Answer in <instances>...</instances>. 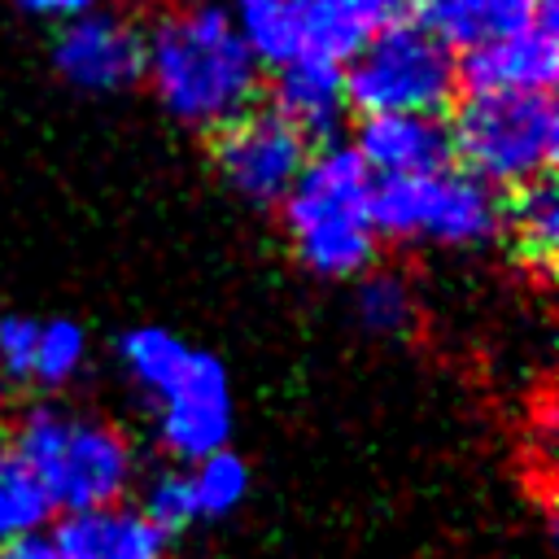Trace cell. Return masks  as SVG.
I'll return each mask as SVG.
<instances>
[{"label":"cell","mask_w":559,"mask_h":559,"mask_svg":"<svg viewBox=\"0 0 559 559\" xmlns=\"http://www.w3.org/2000/svg\"><path fill=\"white\" fill-rule=\"evenodd\" d=\"M376 231L402 245L476 249L498 236L502 201L463 166H441L411 179H380L371 192Z\"/></svg>","instance_id":"7"},{"label":"cell","mask_w":559,"mask_h":559,"mask_svg":"<svg viewBox=\"0 0 559 559\" xmlns=\"http://www.w3.org/2000/svg\"><path fill=\"white\" fill-rule=\"evenodd\" d=\"M459 83L454 52L419 22L397 17L345 61V100L362 114H428L437 118Z\"/></svg>","instance_id":"6"},{"label":"cell","mask_w":559,"mask_h":559,"mask_svg":"<svg viewBox=\"0 0 559 559\" xmlns=\"http://www.w3.org/2000/svg\"><path fill=\"white\" fill-rule=\"evenodd\" d=\"M35 336H39L35 314H4L0 319V376L4 380H31Z\"/></svg>","instance_id":"23"},{"label":"cell","mask_w":559,"mask_h":559,"mask_svg":"<svg viewBox=\"0 0 559 559\" xmlns=\"http://www.w3.org/2000/svg\"><path fill=\"white\" fill-rule=\"evenodd\" d=\"M197 520H223L249 498V463L227 445L197 463H179Z\"/></svg>","instance_id":"19"},{"label":"cell","mask_w":559,"mask_h":559,"mask_svg":"<svg viewBox=\"0 0 559 559\" xmlns=\"http://www.w3.org/2000/svg\"><path fill=\"white\" fill-rule=\"evenodd\" d=\"M498 231H507L511 253L524 271L533 275H550L555 271V253H559V197L550 175L537 183L515 188L511 205H502V223Z\"/></svg>","instance_id":"16"},{"label":"cell","mask_w":559,"mask_h":559,"mask_svg":"<svg viewBox=\"0 0 559 559\" xmlns=\"http://www.w3.org/2000/svg\"><path fill=\"white\" fill-rule=\"evenodd\" d=\"M559 74V13H542L533 26L463 57L472 92H550Z\"/></svg>","instance_id":"10"},{"label":"cell","mask_w":559,"mask_h":559,"mask_svg":"<svg viewBox=\"0 0 559 559\" xmlns=\"http://www.w3.org/2000/svg\"><path fill=\"white\" fill-rule=\"evenodd\" d=\"M87 332L74 319H39V336H35V362H31V380L39 389H66L83 376L87 367Z\"/></svg>","instance_id":"21"},{"label":"cell","mask_w":559,"mask_h":559,"mask_svg":"<svg viewBox=\"0 0 559 559\" xmlns=\"http://www.w3.org/2000/svg\"><path fill=\"white\" fill-rule=\"evenodd\" d=\"M406 0H297L301 44L314 57L345 66L367 39L402 17Z\"/></svg>","instance_id":"15"},{"label":"cell","mask_w":559,"mask_h":559,"mask_svg":"<svg viewBox=\"0 0 559 559\" xmlns=\"http://www.w3.org/2000/svg\"><path fill=\"white\" fill-rule=\"evenodd\" d=\"M0 406H4V376H0Z\"/></svg>","instance_id":"26"},{"label":"cell","mask_w":559,"mask_h":559,"mask_svg":"<svg viewBox=\"0 0 559 559\" xmlns=\"http://www.w3.org/2000/svg\"><path fill=\"white\" fill-rule=\"evenodd\" d=\"M310 157V140L271 109H249L214 131V166L249 205H280Z\"/></svg>","instance_id":"8"},{"label":"cell","mask_w":559,"mask_h":559,"mask_svg":"<svg viewBox=\"0 0 559 559\" xmlns=\"http://www.w3.org/2000/svg\"><path fill=\"white\" fill-rule=\"evenodd\" d=\"M48 546L57 559H166L170 555V537L140 507H127V502L61 515Z\"/></svg>","instance_id":"12"},{"label":"cell","mask_w":559,"mask_h":559,"mask_svg":"<svg viewBox=\"0 0 559 559\" xmlns=\"http://www.w3.org/2000/svg\"><path fill=\"white\" fill-rule=\"evenodd\" d=\"M258 61L240 44L231 17L214 0L166 9L144 31V74L157 105L197 131H223L253 109Z\"/></svg>","instance_id":"1"},{"label":"cell","mask_w":559,"mask_h":559,"mask_svg":"<svg viewBox=\"0 0 559 559\" xmlns=\"http://www.w3.org/2000/svg\"><path fill=\"white\" fill-rule=\"evenodd\" d=\"M0 559H57L52 546L44 537H31V542H13V546H0Z\"/></svg>","instance_id":"25"},{"label":"cell","mask_w":559,"mask_h":559,"mask_svg":"<svg viewBox=\"0 0 559 559\" xmlns=\"http://www.w3.org/2000/svg\"><path fill=\"white\" fill-rule=\"evenodd\" d=\"M354 310L371 336H406L419 319V297H415L411 280L397 271H362Z\"/></svg>","instance_id":"20"},{"label":"cell","mask_w":559,"mask_h":559,"mask_svg":"<svg viewBox=\"0 0 559 559\" xmlns=\"http://www.w3.org/2000/svg\"><path fill=\"white\" fill-rule=\"evenodd\" d=\"M140 511H144L166 537L192 528L197 515H192V498H188V485H183V467H166V472H157V476L148 480V489H144Z\"/></svg>","instance_id":"22"},{"label":"cell","mask_w":559,"mask_h":559,"mask_svg":"<svg viewBox=\"0 0 559 559\" xmlns=\"http://www.w3.org/2000/svg\"><path fill=\"white\" fill-rule=\"evenodd\" d=\"M227 17L240 35V44L249 48V57L271 70L288 66L293 57L306 52L301 44V17H297V0H231Z\"/></svg>","instance_id":"17"},{"label":"cell","mask_w":559,"mask_h":559,"mask_svg":"<svg viewBox=\"0 0 559 559\" xmlns=\"http://www.w3.org/2000/svg\"><path fill=\"white\" fill-rule=\"evenodd\" d=\"M419 26H428L450 52H480L524 26H533L542 13H559L555 0H415Z\"/></svg>","instance_id":"13"},{"label":"cell","mask_w":559,"mask_h":559,"mask_svg":"<svg viewBox=\"0 0 559 559\" xmlns=\"http://www.w3.org/2000/svg\"><path fill=\"white\" fill-rule=\"evenodd\" d=\"M349 100H345V66L301 52L288 66L275 70V109L293 131H301L306 140L314 135H332L345 118Z\"/></svg>","instance_id":"14"},{"label":"cell","mask_w":559,"mask_h":559,"mask_svg":"<svg viewBox=\"0 0 559 559\" xmlns=\"http://www.w3.org/2000/svg\"><path fill=\"white\" fill-rule=\"evenodd\" d=\"M450 153L485 188H524L550 175L559 148V114L550 92H472L459 105Z\"/></svg>","instance_id":"5"},{"label":"cell","mask_w":559,"mask_h":559,"mask_svg":"<svg viewBox=\"0 0 559 559\" xmlns=\"http://www.w3.org/2000/svg\"><path fill=\"white\" fill-rule=\"evenodd\" d=\"M118 362L153 406V437L175 463H197L227 450L236 402L227 367L210 349L188 345L170 328L144 323L122 332Z\"/></svg>","instance_id":"2"},{"label":"cell","mask_w":559,"mask_h":559,"mask_svg":"<svg viewBox=\"0 0 559 559\" xmlns=\"http://www.w3.org/2000/svg\"><path fill=\"white\" fill-rule=\"evenodd\" d=\"M48 515H52V502L39 489L35 472L22 463V454L9 441H0V546L39 537Z\"/></svg>","instance_id":"18"},{"label":"cell","mask_w":559,"mask_h":559,"mask_svg":"<svg viewBox=\"0 0 559 559\" xmlns=\"http://www.w3.org/2000/svg\"><path fill=\"white\" fill-rule=\"evenodd\" d=\"M354 153L376 183L411 179L450 166V131L441 118L428 114H376L362 118Z\"/></svg>","instance_id":"11"},{"label":"cell","mask_w":559,"mask_h":559,"mask_svg":"<svg viewBox=\"0 0 559 559\" xmlns=\"http://www.w3.org/2000/svg\"><path fill=\"white\" fill-rule=\"evenodd\" d=\"M57 74L79 92H122L144 74V31L118 9H92L61 22L52 39Z\"/></svg>","instance_id":"9"},{"label":"cell","mask_w":559,"mask_h":559,"mask_svg":"<svg viewBox=\"0 0 559 559\" xmlns=\"http://www.w3.org/2000/svg\"><path fill=\"white\" fill-rule=\"evenodd\" d=\"M22 13L31 17H48V22H74L92 9H105V0H13Z\"/></svg>","instance_id":"24"},{"label":"cell","mask_w":559,"mask_h":559,"mask_svg":"<svg viewBox=\"0 0 559 559\" xmlns=\"http://www.w3.org/2000/svg\"><path fill=\"white\" fill-rule=\"evenodd\" d=\"M9 445L22 454L61 515L122 502L135 480V450L127 432L79 406H31Z\"/></svg>","instance_id":"4"},{"label":"cell","mask_w":559,"mask_h":559,"mask_svg":"<svg viewBox=\"0 0 559 559\" xmlns=\"http://www.w3.org/2000/svg\"><path fill=\"white\" fill-rule=\"evenodd\" d=\"M376 179L349 144H323L306 157L297 183L280 201L297 262L319 280H358L371 271L380 231L371 218Z\"/></svg>","instance_id":"3"}]
</instances>
